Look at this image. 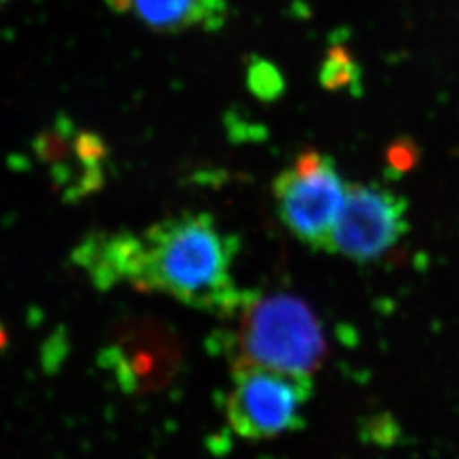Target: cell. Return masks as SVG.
<instances>
[{"label":"cell","mask_w":459,"mask_h":459,"mask_svg":"<svg viewBox=\"0 0 459 459\" xmlns=\"http://www.w3.org/2000/svg\"><path fill=\"white\" fill-rule=\"evenodd\" d=\"M238 250V238L212 214L170 216L140 235L123 231L117 282L230 316L246 295L233 276Z\"/></svg>","instance_id":"obj_1"},{"label":"cell","mask_w":459,"mask_h":459,"mask_svg":"<svg viewBox=\"0 0 459 459\" xmlns=\"http://www.w3.org/2000/svg\"><path fill=\"white\" fill-rule=\"evenodd\" d=\"M231 315H237L227 347L231 369L313 377L322 368L327 354L324 327L301 298L250 291Z\"/></svg>","instance_id":"obj_2"},{"label":"cell","mask_w":459,"mask_h":459,"mask_svg":"<svg viewBox=\"0 0 459 459\" xmlns=\"http://www.w3.org/2000/svg\"><path fill=\"white\" fill-rule=\"evenodd\" d=\"M347 187L330 155L307 150L274 179L273 195L282 225L303 246L328 252Z\"/></svg>","instance_id":"obj_3"},{"label":"cell","mask_w":459,"mask_h":459,"mask_svg":"<svg viewBox=\"0 0 459 459\" xmlns=\"http://www.w3.org/2000/svg\"><path fill=\"white\" fill-rule=\"evenodd\" d=\"M313 394L312 377L264 368L233 369L227 396L231 430L248 441H264L305 426V407Z\"/></svg>","instance_id":"obj_4"},{"label":"cell","mask_w":459,"mask_h":459,"mask_svg":"<svg viewBox=\"0 0 459 459\" xmlns=\"http://www.w3.org/2000/svg\"><path fill=\"white\" fill-rule=\"evenodd\" d=\"M409 231V203L379 184H349L344 206L330 237L328 254L354 263H375Z\"/></svg>","instance_id":"obj_5"},{"label":"cell","mask_w":459,"mask_h":459,"mask_svg":"<svg viewBox=\"0 0 459 459\" xmlns=\"http://www.w3.org/2000/svg\"><path fill=\"white\" fill-rule=\"evenodd\" d=\"M176 333L155 318H130L116 327L99 362L117 386L133 394L159 392L170 385L181 364Z\"/></svg>","instance_id":"obj_6"},{"label":"cell","mask_w":459,"mask_h":459,"mask_svg":"<svg viewBox=\"0 0 459 459\" xmlns=\"http://www.w3.org/2000/svg\"><path fill=\"white\" fill-rule=\"evenodd\" d=\"M119 14H132L150 30L182 33L187 30L218 31L229 17L227 0H106Z\"/></svg>","instance_id":"obj_7"},{"label":"cell","mask_w":459,"mask_h":459,"mask_svg":"<svg viewBox=\"0 0 459 459\" xmlns=\"http://www.w3.org/2000/svg\"><path fill=\"white\" fill-rule=\"evenodd\" d=\"M247 82L250 91L263 100H273L282 92V77L267 60H254L248 66Z\"/></svg>","instance_id":"obj_8"},{"label":"cell","mask_w":459,"mask_h":459,"mask_svg":"<svg viewBox=\"0 0 459 459\" xmlns=\"http://www.w3.org/2000/svg\"><path fill=\"white\" fill-rule=\"evenodd\" d=\"M5 344H7V333H5V330L0 325V351L5 347Z\"/></svg>","instance_id":"obj_9"},{"label":"cell","mask_w":459,"mask_h":459,"mask_svg":"<svg viewBox=\"0 0 459 459\" xmlns=\"http://www.w3.org/2000/svg\"><path fill=\"white\" fill-rule=\"evenodd\" d=\"M7 2H9V0H0V7H2L4 4H7Z\"/></svg>","instance_id":"obj_10"}]
</instances>
